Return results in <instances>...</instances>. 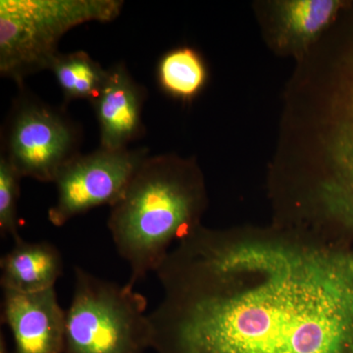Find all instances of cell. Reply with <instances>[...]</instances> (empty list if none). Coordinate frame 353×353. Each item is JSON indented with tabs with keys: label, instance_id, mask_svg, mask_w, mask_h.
<instances>
[{
	"label": "cell",
	"instance_id": "6da1fadb",
	"mask_svg": "<svg viewBox=\"0 0 353 353\" xmlns=\"http://www.w3.org/2000/svg\"><path fill=\"white\" fill-rule=\"evenodd\" d=\"M157 353H353V248L199 226L157 271Z\"/></svg>",
	"mask_w": 353,
	"mask_h": 353
},
{
	"label": "cell",
	"instance_id": "7a4b0ae2",
	"mask_svg": "<svg viewBox=\"0 0 353 353\" xmlns=\"http://www.w3.org/2000/svg\"><path fill=\"white\" fill-rule=\"evenodd\" d=\"M206 197L201 172L174 155L148 157L122 196L110 206L108 226L134 288L158 270L174 241L197 227Z\"/></svg>",
	"mask_w": 353,
	"mask_h": 353
},
{
	"label": "cell",
	"instance_id": "3957f363",
	"mask_svg": "<svg viewBox=\"0 0 353 353\" xmlns=\"http://www.w3.org/2000/svg\"><path fill=\"white\" fill-rule=\"evenodd\" d=\"M121 0H1L0 74L16 83L50 69L65 34L120 15Z\"/></svg>",
	"mask_w": 353,
	"mask_h": 353
},
{
	"label": "cell",
	"instance_id": "277c9868",
	"mask_svg": "<svg viewBox=\"0 0 353 353\" xmlns=\"http://www.w3.org/2000/svg\"><path fill=\"white\" fill-rule=\"evenodd\" d=\"M74 292L66 310L64 353H145L152 348L148 299L121 285L74 268Z\"/></svg>",
	"mask_w": 353,
	"mask_h": 353
},
{
	"label": "cell",
	"instance_id": "5b68a950",
	"mask_svg": "<svg viewBox=\"0 0 353 353\" xmlns=\"http://www.w3.org/2000/svg\"><path fill=\"white\" fill-rule=\"evenodd\" d=\"M78 130L66 114L34 99L14 106L6 132V155L21 176L54 183L79 153Z\"/></svg>",
	"mask_w": 353,
	"mask_h": 353
},
{
	"label": "cell",
	"instance_id": "8992f818",
	"mask_svg": "<svg viewBox=\"0 0 353 353\" xmlns=\"http://www.w3.org/2000/svg\"><path fill=\"white\" fill-rule=\"evenodd\" d=\"M148 157V148H99L90 154L77 155L55 179L57 197L48 209V220L53 226L62 227L92 209L112 206Z\"/></svg>",
	"mask_w": 353,
	"mask_h": 353
},
{
	"label": "cell",
	"instance_id": "52a82bcc",
	"mask_svg": "<svg viewBox=\"0 0 353 353\" xmlns=\"http://www.w3.org/2000/svg\"><path fill=\"white\" fill-rule=\"evenodd\" d=\"M1 323L12 334V353L65 352L66 311L54 288L32 294L3 290Z\"/></svg>",
	"mask_w": 353,
	"mask_h": 353
},
{
	"label": "cell",
	"instance_id": "ba28073f",
	"mask_svg": "<svg viewBox=\"0 0 353 353\" xmlns=\"http://www.w3.org/2000/svg\"><path fill=\"white\" fill-rule=\"evenodd\" d=\"M145 90L122 63L108 69L101 92L92 102L99 127L101 148L124 150L143 131Z\"/></svg>",
	"mask_w": 353,
	"mask_h": 353
},
{
	"label": "cell",
	"instance_id": "9c48e42d",
	"mask_svg": "<svg viewBox=\"0 0 353 353\" xmlns=\"http://www.w3.org/2000/svg\"><path fill=\"white\" fill-rule=\"evenodd\" d=\"M0 270L2 290L32 294L54 288L63 273V259L52 243L21 238L0 259Z\"/></svg>",
	"mask_w": 353,
	"mask_h": 353
},
{
	"label": "cell",
	"instance_id": "30bf717a",
	"mask_svg": "<svg viewBox=\"0 0 353 353\" xmlns=\"http://www.w3.org/2000/svg\"><path fill=\"white\" fill-rule=\"evenodd\" d=\"M332 170L318 196L326 211L353 224V82L331 145Z\"/></svg>",
	"mask_w": 353,
	"mask_h": 353
},
{
	"label": "cell",
	"instance_id": "8fae6325",
	"mask_svg": "<svg viewBox=\"0 0 353 353\" xmlns=\"http://www.w3.org/2000/svg\"><path fill=\"white\" fill-rule=\"evenodd\" d=\"M334 0H292L277 4L276 23L279 43L303 50L326 29L338 12Z\"/></svg>",
	"mask_w": 353,
	"mask_h": 353
},
{
	"label": "cell",
	"instance_id": "7c38bea8",
	"mask_svg": "<svg viewBox=\"0 0 353 353\" xmlns=\"http://www.w3.org/2000/svg\"><path fill=\"white\" fill-rule=\"evenodd\" d=\"M160 87L174 99L192 101L208 80L203 60L192 48H175L165 53L157 66Z\"/></svg>",
	"mask_w": 353,
	"mask_h": 353
},
{
	"label": "cell",
	"instance_id": "4fadbf2b",
	"mask_svg": "<svg viewBox=\"0 0 353 353\" xmlns=\"http://www.w3.org/2000/svg\"><path fill=\"white\" fill-rule=\"evenodd\" d=\"M65 101L88 99L94 101L108 77V70L85 51L58 53L50 65Z\"/></svg>",
	"mask_w": 353,
	"mask_h": 353
},
{
	"label": "cell",
	"instance_id": "5bb4252c",
	"mask_svg": "<svg viewBox=\"0 0 353 353\" xmlns=\"http://www.w3.org/2000/svg\"><path fill=\"white\" fill-rule=\"evenodd\" d=\"M21 176L9 163L6 155H0V234L2 238L21 239L18 231V201Z\"/></svg>",
	"mask_w": 353,
	"mask_h": 353
},
{
	"label": "cell",
	"instance_id": "9a60e30c",
	"mask_svg": "<svg viewBox=\"0 0 353 353\" xmlns=\"http://www.w3.org/2000/svg\"><path fill=\"white\" fill-rule=\"evenodd\" d=\"M0 353H12L9 352L8 345H7V341L6 336H4L3 332H0Z\"/></svg>",
	"mask_w": 353,
	"mask_h": 353
}]
</instances>
